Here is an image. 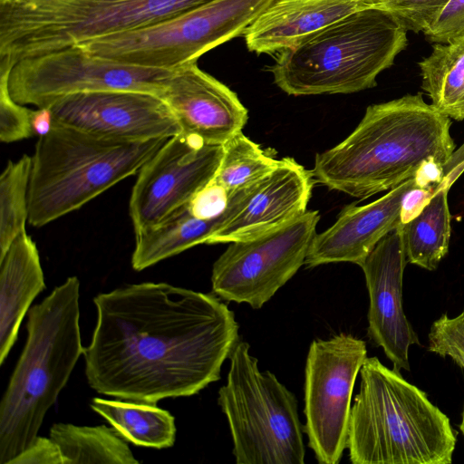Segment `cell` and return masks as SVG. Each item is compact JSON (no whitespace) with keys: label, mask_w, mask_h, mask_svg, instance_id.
I'll return each mask as SVG.
<instances>
[{"label":"cell","mask_w":464,"mask_h":464,"mask_svg":"<svg viewBox=\"0 0 464 464\" xmlns=\"http://www.w3.org/2000/svg\"><path fill=\"white\" fill-rule=\"evenodd\" d=\"M0 364L14 344L33 300L45 288L35 243L21 232L0 258Z\"/></svg>","instance_id":"ffe728a7"},{"label":"cell","mask_w":464,"mask_h":464,"mask_svg":"<svg viewBox=\"0 0 464 464\" xmlns=\"http://www.w3.org/2000/svg\"><path fill=\"white\" fill-rule=\"evenodd\" d=\"M174 70L129 64L72 45L19 60L7 84L17 103L41 108L83 92L135 91L161 96Z\"/></svg>","instance_id":"30bf717a"},{"label":"cell","mask_w":464,"mask_h":464,"mask_svg":"<svg viewBox=\"0 0 464 464\" xmlns=\"http://www.w3.org/2000/svg\"><path fill=\"white\" fill-rule=\"evenodd\" d=\"M459 429H460V430L462 431V433L464 435V409H463L462 420H461V423L459 425Z\"/></svg>","instance_id":"ab89813d"},{"label":"cell","mask_w":464,"mask_h":464,"mask_svg":"<svg viewBox=\"0 0 464 464\" xmlns=\"http://www.w3.org/2000/svg\"><path fill=\"white\" fill-rule=\"evenodd\" d=\"M91 408L134 445L165 449L175 442L174 417L154 403L93 398Z\"/></svg>","instance_id":"603a6c76"},{"label":"cell","mask_w":464,"mask_h":464,"mask_svg":"<svg viewBox=\"0 0 464 464\" xmlns=\"http://www.w3.org/2000/svg\"><path fill=\"white\" fill-rule=\"evenodd\" d=\"M276 0H213L160 23L77 44L142 67L176 69L245 34Z\"/></svg>","instance_id":"9c48e42d"},{"label":"cell","mask_w":464,"mask_h":464,"mask_svg":"<svg viewBox=\"0 0 464 464\" xmlns=\"http://www.w3.org/2000/svg\"><path fill=\"white\" fill-rule=\"evenodd\" d=\"M366 6L358 0H276L243 35L250 52L280 53Z\"/></svg>","instance_id":"d6986e66"},{"label":"cell","mask_w":464,"mask_h":464,"mask_svg":"<svg viewBox=\"0 0 464 464\" xmlns=\"http://www.w3.org/2000/svg\"><path fill=\"white\" fill-rule=\"evenodd\" d=\"M20 0H0V5H10V4H15L19 2Z\"/></svg>","instance_id":"f35d334b"},{"label":"cell","mask_w":464,"mask_h":464,"mask_svg":"<svg viewBox=\"0 0 464 464\" xmlns=\"http://www.w3.org/2000/svg\"><path fill=\"white\" fill-rule=\"evenodd\" d=\"M319 219L317 210H306L276 229L230 242L213 265V293L261 308L304 265Z\"/></svg>","instance_id":"8fae6325"},{"label":"cell","mask_w":464,"mask_h":464,"mask_svg":"<svg viewBox=\"0 0 464 464\" xmlns=\"http://www.w3.org/2000/svg\"><path fill=\"white\" fill-rule=\"evenodd\" d=\"M169 139L122 141L54 122L32 157L29 223L40 227L82 208L139 172Z\"/></svg>","instance_id":"8992f818"},{"label":"cell","mask_w":464,"mask_h":464,"mask_svg":"<svg viewBox=\"0 0 464 464\" xmlns=\"http://www.w3.org/2000/svg\"><path fill=\"white\" fill-rule=\"evenodd\" d=\"M419 66L430 104L450 119L464 120V37L435 44Z\"/></svg>","instance_id":"cb8c5ba5"},{"label":"cell","mask_w":464,"mask_h":464,"mask_svg":"<svg viewBox=\"0 0 464 464\" xmlns=\"http://www.w3.org/2000/svg\"><path fill=\"white\" fill-rule=\"evenodd\" d=\"M450 0H389L381 7L408 32L423 34L437 21Z\"/></svg>","instance_id":"83f0119b"},{"label":"cell","mask_w":464,"mask_h":464,"mask_svg":"<svg viewBox=\"0 0 464 464\" xmlns=\"http://www.w3.org/2000/svg\"><path fill=\"white\" fill-rule=\"evenodd\" d=\"M229 361L218 402L229 425L236 463H304L295 396L274 373L259 370L246 342H237Z\"/></svg>","instance_id":"ba28073f"},{"label":"cell","mask_w":464,"mask_h":464,"mask_svg":"<svg viewBox=\"0 0 464 464\" xmlns=\"http://www.w3.org/2000/svg\"><path fill=\"white\" fill-rule=\"evenodd\" d=\"M213 0H60L0 5V69L24 58L146 27Z\"/></svg>","instance_id":"52a82bcc"},{"label":"cell","mask_w":464,"mask_h":464,"mask_svg":"<svg viewBox=\"0 0 464 464\" xmlns=\"http://www.w3.org/2000/svg\"><path fill=\"white\" fill-rule=\"evenodd\" d=\"M8 464H63L58 445L49 437L37 436L33 443Z\"/></svg>","instance_id":"d6a6232c"},{"label":"cell","mask_w":464,"mask_h":464,"mask_svg":"<svg viewBox=\"0 0 464 464\" xmlns=\"http://www.w3.org/2000/svg\"><path fill=\"white\" fill-rule=\"evenodd\" d=\"M49 437L58 445L63 464H138L125 440L105 425L55 423Z\"/></svg>","instance_id":"d4e9b609"},{"label":"cell","mask_w":464,"mask_h":464,"mask_svg":"<svg viewBox=\"0 0 464 464\" xmlns=\"http://www.w3.org/2000/svg\"><path fill=\"white\" fill-rule=\"evenodd\" d=\"M97 323L84 347L98 393L154 403L191 396L220 379L239 341L219 297L167 283L127 285L93 298Z\"/></svg>","instance_id":"6da1fadb"},{"label":"cell","mask_w":464,"mask_h":464,"mask_svg":"<svg viewBox=\"0 0 464 464\" xmlns=\"http://www.w3.org/2000/svg\"><path fill=\"white\" fill-rule=\"evenodd\" d=\"M49 108L54 122L103 139L140 141L181 133V127L167 102L149 92L76 93L55 101Z\"/></svg>","instance_id":"5bb4252c"},{"label":"cell","mask_w":464,"mask_h":464,"mask_svg":"<svg viewBox=\"0 0 464 464\" xmlns=\"http://www.w3.org/2000/svg\"><path fill=\"white\" fill-rule=\"evenodd\" d=\"M79 298L71 276L28 311L25 345L0 403V464L33 443L83 354Z\"/></svg>","instance_id":"3957f363"},{"label":"cell","mask_w":464,"mask_h":464,"mask_svg":"<svg viewBox=\"0 0 464 464\" xmlns=\"http://www.w3.org/2000/svg\"><path fill=\"white\" fill-rule=\"evenodd\" d=\"M32 157L9 161L0 177V258L28 221Z\"/></svg>","instance_id":"4316f807"},{"label":"cell","mask_w":464,"mask_h":464,"mask_svg":"<svg viewBox=\"0 0 464 464\" xmlns=\"http://www.w3.org/2000/svg\"><path fill=\"white\" fill-rule=\"evenodd\" d=\"M315 181L312 170L285 157L256 183L241 208L207 241L230 243L252 238L276 229L307 209Z\"/></svg>","instance_id":"e0dca14e"},{"label":"cell","mask_w":464,"mask_h":464,"mask_svg":"<svg viewBox=\"0 0 464 464\" xmlns=\"http://www.w3.org/2000/svg\"><path fill=\"white\" fill-rule=\"evenodd\" d=\"M444 166L434 160L425 161L417 170L414 179L421 188L440 185L445 179Z\"/></svg>","instance_id":"e575fe53"},{"label":"cell","mask_w":464,"mask_h":464,"mask_svg":"<svg viewBox=\"0 0 464 464\" xmlns=\"http://www.w3.org/2000/svg\"><path fill=\"white\" fill-rule=\"evenodd\" d=\"M434 44H448L464 37V0H450L437 21L424 33Z\"/></svg>","instance_id":"1f68e13d"},{"label":"cell","mask_w":464,"mask_h":464,"mask_svg":"<svg viewBox=\"0 0 464 464\" xmlns=\"http://www.w3.org/2000/svg\"><path fill=\"white\" fill-rule=\"evenodd\" d=\"M450 126L420 93L372 104L347 138L315 155L314 181L358 198L391 190L427 160L450 163L456 147Z\"/></svg>","instance_id":"7a4b0ae2"},{"label":"cell","mask_w":464,"mask_h":464,"mask_svg":"<svg viewBox=\"0 0 464 464\" xmlns=\"http://www.w3.org/2000/svg\"><path fill=\"white\" fill-rule=\"evenodd\" d=\"M366 358L365 342L351 334L316 339L309 346L304 432L319 463H338L347 448L353 391Z\"/></svg>","instance_id":"7c38bea8"},{"label":"cell","mask_w":464,"mask_h":464,"mask_svg":"<svg viewBox=\"0 0 464 464\" xmlns=\"http://www.w3.org/2000/svg\"><path fill=\"white\" fill-rule=\"evenodd\" d=\"M239 192V191H238ZM238 192L230 195L223 187L211 181L203 187L188 203L189 211L197 218L213 219L227 213Z\"/></svg>","instance_id":"4dcf8cb0"},{"label":"cell","mask_w":464,"mask_h":464,"mask_svg":"<svg viewBox=\"0 0 464 464\" xmlns=\"http://www.w3.org/2000/svg\"><path fill=\"white\" fill-rule=\"evenodd\" d=\"M8 76L0 74V140L7 143L34 136L32 110L12 98L8 90Z\"/></svg>","instance_id":"f546056e"},{"label":"cell","mask_w":464,"mask_h":464,"mask_svg":"<svg viewBox=\"0 0 464 464\" xmlns=\"http://www.w3.org/2000/svg\"><path fill=\"white\" fill-rule=\"evenodd\" d=\"M160 97L175 114L181 133L208 145H223L242 131L248 119L237 93L197 62L176 68Z\"/></svg>","instance_id":"2e32d148"},{"label":"cell","mask_w":464,"mask_h":464,"mask_svg":"<svg viewBox=\"0 0 464 464\" xmlns=\"http://www.w3.org/2000/svg\"><path fill=\"white\" fill-rule=\"evenodd\" d=\"M416 185L411 179L367 205L343 208L330 227L315 234L304 265L349 262L360 266L381 239L401 224L402 198Z\"/></svg>","instance_id":"ac0fdd59"},{"label":"cell","mask_w":464,"mask_h":464,"mask_svg":"<svg viewBox=\"0 0 464 464\" xmlns=\"http://www.w3.org/2000/svg\"><path fill=\"white\" fill-rule=\"evenodd\" d=\"M347 449L353 464H450L456 431L450 419L400 371L377 357L360 370Z\"/></svg>","instance_id":"277c9868"},{"label":"cell","mask_w":464,"mask_h":464,"mask_svg":"<svg viewBox=\"0 0 464 464\" xmlns=\"http://www.w3.org/2000/svg\"><path fill=\"white\" fill-rule=\"evenodd\" d=\"M222 146L223 155L212 181L223 187L230 195L258 183L280 161L242 131L236 133Z\"/></svg>","instance_id":"484cf974"},{"label":"cell","mask_w":464,"mask_h":464,"mask_svg":"<svg viewBox=\"0 0 464 464\" xmlns=\"http://www.w3.org/2000/svg\"><path fill=\"white\" fill-rule=\"evenodd\" d=\"M428 351L441 357L447 355L464 369V309L450 318L445 313L433 322L429 333Z\"/></svg>","instance_id":"f1b7e54d"},{"label":"cell","mask_w":464,"mask_h":464,"mask_svg":"<svg viewBox=\"0 0 464 464\" xmlns=\"http://www.w3.org/2000/svg\"><path fill=\"white\" fill-rule=\"evenodd\" d=\"M367 6H382L389 0H358Z\"/></svg>","instance_id":"74e56055"},{"label":"cell","mask_w":464,"mask_h":464,"mask_svg":"<svg viewBox=\"0 0 464 464\" xmlns=\"http://www.w3.org/2000/svg\"><path fill=\"white\" fill-rule=\"evenodd\" d=\"M438 186L421 188L416 185L406 192L402 198L400 213V223L401 225L409 222L423 209L435 193Z\"/></svg>","instance_id":"836d02e7"},{"label":"cell","mask_w":464,"mask_h":464,"mask_svg":"<svg viewBox=\"0 0 464 464\" xmlns=\"http://www.w3.org/2000/svg\"><path fill=\"white\" fill-rule=\"evenodd\" d=\"M60 0H20L19 2L15 4H10V5H16L23 7H39L45 5H49L54 2H57Z\"/></svg>","instance_id":"8d00e7d4"},{"label":"cell","mask_w":464,"mask_h":464,"mask_svg":"<svg viewBox=\"0 0 464 464\" xmlns=\"http://www.w3.org/2000/svg\"><path fill=\"white\" fill-rule=\"evenodd\" d=\"M222 145L179 133L140 168L130 198L135 234L154 227L187 205L215 176Z\"/></svg>","instance_id":"4fadbf2b"},{"label":"cell","mask_w":464,"mask_h":464,"mask_svg":"<svg viewBox=\"0 0 464 464\" xmlns=\"http://www.w3.org/2000/svg\"><path fill=\"white\" fill-rule=\"evenodd\" d=\"M253 186L240 190L230 210L219 218H197L187 204L158 225L135 234L136 244L131 257L133 269L141 271L194 246L207 244L210 237L241 208Z\"/></svg>","instance_id":"44dd1931"},{"label":"cell","mask_w":464,"mask_h":464,"mask_svg":"<svg viewBox=\"0 0 464 464\" xmlns=\"http://www.w3.org/2000/svg\"><path fill=\"white\" fill-rule=\"evenodd\" d=\"M407 43L390 12L366 6L277 53L270 72L289 95L353 93L374 87Z\"/></svg>","instance_id":"5b68a950"},{"label":"cell","mask_w":464,"mask_h":464,"mask_svg":"<svg viewBox=\"0 0 464 464\" xmlns=\"http://www.w3.org/2000/svg\"><path fill=\"white\" fill-rule=\"evenodd\" d=\"M452 180L446 176L423 209L405 224H400L408 263L435 270L449 250L450 213L448 192Z\"/></svg>","instance_id":"7402d4cb"},{"label":"cell","mask_w":464,"mask_h":464,"mask_svg":"<svg viewBox=\"0 0 464 464\" xmlns=\"http://www.w3.org/2000/svg\"><path fill=\"white\" fill-rule=\"evenodd\" d=\"M53 123V116L49 107L32 110L31 126L34 135L38 137L46 135L52 130Z\"/></svg>","instance_id":"d590c367"},{"label":"cell","mask_w":464,"mask_h":464,"mask_svg":"<svg viewBox=\"0 0 464 464\" xmlns=\"http://www.w3.org/2000/svg\"><path fill=\"white\" fill-rule=\"evenodd\" d=\"M400 225L386 235L361 264L369 294L368 336L382 348L393 369L410 370L409 348L420 345L402 308L407 264Z\"/></svg>","instance_id":"9a60e30c"}]
</instances>
